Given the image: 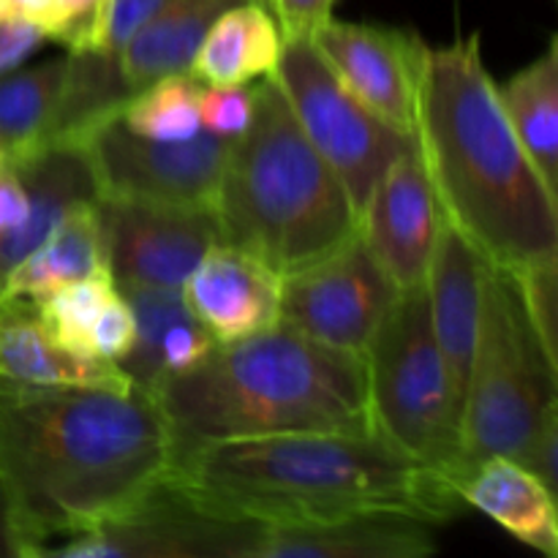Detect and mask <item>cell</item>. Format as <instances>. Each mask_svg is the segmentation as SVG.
Instances as JSON below:
<instances>
[{
  "label": "cell",
  "instance_id": "obj_1",
  "mask_svg": "<svg viewBox=\"0 0 558 558\" xmlns=\"http://www.w3.org/2000/svg\"><path fill=\"white\" fill-rule=\"evenodd\" d=\"M172 458L161 409L136 387L0 376V477L25 558L134 510L167 480Z\"/></svg>",
  "mask_w": 558,
  "mask_h": 558
},
{
  "label": "cell",
  "instance_id": "obj_2",
  "mask_svg": "<svg viewBox=\"0 0 558 558\" xmlns=\"http://www.w3.org/2000/svg\"><path fill=\"white\" fill-rule=\"evenodd\" d=\"M167 485L205 510L281 526L398 518L425 526L463 510L445 474L376 434H281L174 452Z\"/></svg>",
  "mask_w": 558,
  "mask_h": 558
},
{
  "label": "cell",
  "instance_id": "obj_3",
  "mask_svg": "<svg viewBox=\"0 0 558 558\" xmlns=\"http://www.w3.org/2000/svg\"><path fill=\"white\" fill-rule=\"evenodd\" d=\"M414 140L441 218L488 265L518 272L558 259V194L501 109L480 33L428 47Z\"/></svg>",
  "mask_w": 558,
  "mask_h": 558
},
{
  "label": "cell",
  "instance_id": "obj_4",
  "mask_svg": "<svg viewBox=\"0 0 558 558\" xmlns=\"http://www.w3.org/2000/svg\"><path fill=\"white\" fill-rule=\"evenodd\" d=\"M174 452L281 434H374L363 357L278 322L153 390Z\"/></svg>",
  "mask_w": 558,
  "mask_h": 558
},
{
  "label": "cell",
  "instance_id": "obj_5",
  "mask_svg": "<svg viewBox=\"0 0 558 558\" xmlns=\"http://www.w3.org/2000/svg\"><path fill=\"white\" fill-rule=\"evenodd\" d=\"M216 218L221 243L256 256L278 278L360 232L341 178L303 134L272 76L254 82V112L229 147Z\"/></svg>",
  "mask_w": 558,
  "mask_h": 558
},
{
  "label": "cell",
  "instance_id": "obj_6",
  "mask_svg": "<svg viewBox=\"0 0 558 558\" xmlns=\"http://www.w3.org/2000/svg\"><path fill=\"white\" fill-rule=\"evenodd\" d=\"M556 403L558 365L529 322L521 289L512 272L485 262L477 347L461 412L463 474L494 456L521 461Z\"/></svg>",
  "mask_w": 558,
  "mask_h": 558
},
{
  "label": "cell",
  "instance_id": "obj_7",
  "mask_svg": "<svg viewBox=\"0 0 558 558\" xmlns=\"http://www.w3.org/2000/svg\"><path fill=\"white\" fill-rule=\"evenodd\" d=\"M374 434L403 456L445 474H463L461 401L436 347L428 294L401 289L363 352Z\"/></svg>",
  "mask_w": 558,
  "mask_h": 558
},
{
  "label": "cell",
  "instance_id": "obj_8",
  "mask_svg": "<svg viewBox=\"0 0 558 558\" xmlns=\"http://www.w3.org/2000/svg\"><path fill=\"white\" fill-rule=\"evenodd\" d=\"M272 80L281 87L303 134L341 178L360 218V207L376 180L403 153L414 150L417 140L392 129L374 109L365 107L338 80L311 36L283 41Z\"/></svg>",
  "mask_w": 558,
  "mask_h": 558
},
{
  "label": "cell",
  "instance_id": "obj_9",
  "mask_svg": "<svg viewBox=\"0 0 558 558\" xmlns=\"http://www.w3.org/2000/svg\"><path fill=\"white\" fill-rule=\"evenodd\" d=\"M232 142L207 129L183 142L145 140L114 114L74 145L85 153L98 199L216 210Z\"/></svg>",
  "mask_w": 558,
  "mask_h": 558
},
{
  "label": "cell",
  "instance_id": "obj_10",
  "mask_svg": "<svg viewBox=\"0 0 558 558\" xmlns=\"http://www.w3.org/2000/svg\"><path fill=\"white\" fill-rule=\"evenodd\" d=\"M398 292L357 232L314 265L281 278L278 322L325 347L363 357Z\"/></svg>",
  "mask_w": 558,
  "mask_h": 558
},
{
  "label": "cell",
  "instance_id": "obj_11",
  "mask_svg": "<svg viewBox=\"0 0 558 558\" xmlns=\"http://www.w3.org/2000/svg\"><path fill=\"white\" fill-rule=\"evenodd\" d=\"M96 216L114 283L183 289L207 251L221 243L210 207L96 199Z\"/></svg>",
  "mask_w": 558,
  "mask_h": 558
},
{
  "label": "cell",
  "instance_id": "obj_12",
  "mask_svg": "<svg viewBox=\"0 0 558 558\" xmlns=\"http://www.w3.org/2000/svg\"><path fill=\"white\" fill-rule=\"evenodd\" d=\"M314 44L338 80L392 129H417V98L428 44L401 27L338 22L314 33Z\"/></svg>",
  "mask_w": 558,
  "mask_h": 558
},
{
  "label": "cell",
  "instance_id": "obj_13",
  "mask_svg": "<svg viewBox=\"0 0 558 558\" xmlns=\"http://www.w3.org/2000/svg\"><path fill=\"white\" fill-rule=\"evenodd\" d=\"M441 210L420 150L403 153L360 207V238L398 289L423 287L441 232Z\"/></svg>",
  "mask_w": 558,
  "mask_h": 558
},
{
  "label": "cell",
  "instance_id": "obj_14",
  "mask_svg": "<svg viewBox=\"0 0 558 558\" xmlns=\"http://www.w3.org/2000/svg\"><path fill=\"white\" fill-rule=\"evenodd\" d=\"M194 319L216 343H234L278 325L281 278L256 256L216 243L183 283Z\"/></svg>",
  "mask_w": 558,
  "mask_h": 558
},
{
  "label": "cell",
  "instance_id": "obj_15",
  "mask_svg": "<svg viewBox=\"0 0 558 558\" xmlns=\"http://www.w3.org/2000/svg\"><path fill=\"white\" fill-rule=\"evenodd\" d=\"M483 265L485 259L469 245V240L458 234L450 223L441 221L434 259H430L428 276H425V294H428L436 347H439L447 371H450L452 387H456V396L461 401V412L474 347H477Z\"/></svg>",
  "mask_w": 558,
  "mask_h": 558
},
{
  "label": "cell",
  "instance_id": "obj_16",
  "mask_svg": "<svg viewBox=\"0 0 558 558\" xmlns=\"http://www.w3.org/2000/svg\"><path fill=\"white\" fill-rule=\"evenodd\" d=\"M458 496L466 507L499 523L518 543L548 558H558L556 494L545 488L521 461L494 456L474 463L458 480Z\"/></svg>",
  "mask_w": 558,
  "mask_h": 558
},
{
  "label": "cell",
  "instance_id": "obj_17",
  "mask_svg": "<svg viewBox=\"0 0 558 558\" xmlns=\"http://www.w3.org/2000/svg\"><path fill=\"white\" fill-rule=\"evenodd\" d=\"M0 376L38 387L134 390L120 365L60 349L44 332L33 300L25 298H0Z\"/></svg>",
  "mask_w": 558,
  "mask_h": 558
},
{
  "label": "cell",
  "instance_id": "obj_18",
  "mask_svg": "<svg viewBox=\"0 0 558 558\" xmlns=\"http://www.w3.org/2000/svg\"><path fill=\"white\" fill-rule=\"evenodd\" d=\"M283 52V33L259 0L223 11L202 38L189 76L199 85H254L272 76Z\"/></svg>",
  "mask_w": 558,
  "mask_h": 558
},
{
  "label": "cell",
  "instance_id": "obj_19",
  "mask_svg": "<svg viewBox=\"0 0 558 558\" xmlns=\"http://www.w3.org/2000/svg\"><path fill=\"white\" fill-rule=\"evenodd\" d=\"M243 0H167L118 52V65L131 90L172 74H189V65L213 22Z\"/></svg>",
  "mask_w": 558,
  "mask_h": 558
},
{
  "label": "cell",
  "instance_id": "obj_20",
  "mask_svg": "<svg viewBox=\"0 0 558 558\" xmlns=\"http://www.w3.org/2000/svg\"><path fill=\"white\" fill-rule=\"evenodd\" d=\"M98 270H109L107 254L96 202H85L65 213L58 227L9 272L0 298L38 300Z\"/></svg>",
  "mask_w": 558,
  "mask_h": 558
},
{
  "label": "cell",
  "instance_id": "obj_21",
  "mask_svg": "<svg viewBox=\"0 0 558 558\" xmlns=\"http://www.w3.org/2000/svg\"><path fill=\"white\" fill-rule=\"evenodd\" d=\"M496 93L539 178L558 194V38L550 36L548 47Z\"/></svg>",
  "mask_w": 558,
  "mask_h": 558
},
{
  "label": "cell",
  "instance_id": "obj_22",
  "mask_svg": "<svg viewBox=\"0 0 558 558\" xmlns=\"http://www.w3.org/2000/svg\"><path fill=\"white\" fill-rule=\"evenodd\" d=\"M65 80V58L9 71L0 76V158L16 161L52 140L54 114Z\"/></svg>",
  "mask_w": 558,
  "mask_h": 558
},
{
  "label": "cell",
  "instance_id": "obj_23",
  "mask_svg": "<svg viewBox=\"0 0 558 558\" xmlns=\"http://www.w3.org/2000/svg\"><path fill=\"white\" fill-rule=\"evenodd\" d=\"M134 90L118 65V54L104 49H71L65 54V80L54 114L52 140L74 145L104 120L120 114Z\"/></svg>",
  "mask_w": 558,
  "mask_h": 558
},
{
  "label": "cell",
  "instance_id": "obj_24",
  "mask_svg": "<svg viewBox=\"0 0 558 558\" xmlns=\"http://www.w3.org/2000/svg\"><path fill=\"white\" fill-rule=\"evenodd\" d=\"M202 85L189 74H172L150 82L125 101L120 120L136 136L156 142H183L202 131Z\"/></svg>",
  "mask_w": 558,
  "mask_h": 558
},
{
  "label": "cell",
  "instance_id": "obj_25",
  "mask_svg": "<svg viewBox=\"0 0 558 558\" xmlns=\"http://www.w3.org/2000/svg\"><path fill=\"white\" fill-rule=\"evenodd\" d=\"M114 292H118V287H114L112 272L98 270L93 276L65 283V287L33 300V305H36L44 332L60 349L76 354V357L93 360L90 349H87V336H90L98 311Z\"/></svg>",
  "mask_w": 558,
  "mask_h": 558
},
{
  "label": "cell",
  "instance_id": "obj_26",
  "mask_svg": "<svg viewBox=\"0 0 558 558\" xmlns=\"http://www.w3.org/2000/svg\"><path fill=\"white\" fill-rule=\"evenodd\" d=\"M512 278L521 289L523 308L543 341L545 354L558 365V259L512 272Z\"/></svg>",
  "mask_w": 558,
  "mask_h": 558
},
{
  "label": "cell",
  "instance_id": "obj_27",
  "mask_svg": "<svg viewBox=\"0 0 558 558\" xmlns=\"http://www.w3.org/2000/svg\"><path fill=\"white\" fill-rule=\"evenodd\" d=\"M109 0H49L41 22L49 41L65 49H98L104 11Z\"/></svg>",
  "mask_w": 558,
  "mask_h": 558
},
{
  "label": "cell",
  "instance_id": "obj_28",
  "mask_svg": "<svg viewBox=\"0 0 558 558\" xmlns=\"http://www.w3.org/2000/svg\"><path fill=\"white\" fill-rule=\"evenodd\" d=\"M251 112H254V87L251 85H202V129L238 140L248 125Z\"/></svg>",
  "mask_w": 558,
  "mask_h": 558
},
{
  "label": "cell",
  "instance_id": "obj_29",
  "mask_svg": "<svg viewBox=\"0 0 558 558\" xmlns=\"http://www.w3.org/2000/svg\"><path fill=\"white\" fill-rule=\"evenodd\" d=\"M134 338H136L134 311H131V305L125 303L123 294L114 292L112 298L104 303V308L98 311L96 322H93L90 327V336H87L90 357L118 365L120 360L131 352Z\"/></svg>",
  "mask_w": 558,
  "mask_h": 558
},
{
  "label": "cell",
  "instance_id": "obj_30",
  "mask_svg": "<svg viewBox=\"0 0 558 558\" xmlns=\"http://www.w3.org/2000/svg\"><path fill=\"white\" fill-rule=\"evenodd\" d=\"M163 3L167 0H109L107 11H104L98 49L118 54Z\"/></svg>",
  "mask_w": 558,
  "mask_h": 558
},
{
  "label": "cell",
  "instance_id": "obj_31",
  "mask_svg": "<svg viewBox=\"0 0 558 558\" xmlns=\"http://www.w3.org/2000/svg\"><path fill=\"white\" fill-rule=\"evenodd\" d=\"M336 3L338 0H267V9L276 16L283 41H289V38L314 36L332 20Z\"/></svg>",
  "mask_w": 558,
  "mask_h": 558
},
{
  "label": "cell",
  "instance_id": "obj_32",
  "mask_svg": "<svg viewBox=\"0 0 558 558\" xmlns=\"http://www.w3.org/2000/svg\"><path fill=\"white\" fill-rule=\"evenodd\" d=\"M47 41V33L38 22L0 16V76L22 69L27 58H33Z\"/></svg>",
  "mask_w": 558,
  "mask_h": 558
},
{
  "label": "cell",
  "instance_id": "obj_33",
  "mask_svg": "<svg viewBox=\"0 0 558 558\" xmlns=\"http://www.w3.org/2000/svg\"><path fill=\"white\" fill-rule=\"evenodd\" d=\"M523 466L539 480L548 490H558V403L545 414L543 425L529 441L526 452L521 458Z\"/></svg>",
  "mask_w": 558,
  "mask_h": 558
},
{
  "label": "cell",
  "instance_id": "obj_34",
  "mask_svg": "<svg viewBox=\"0 0 558 558\" xmlns=\"http://www.w3.org/2000/svg\"><path fill=\"white\" fill-rule=\"evenodd\" d=\"M0 558H25L20 537H16L14 518H11L9 496H5L3 477H0Z\"/></svg>",
  "mask_w": 558,
  "mask_h": 558
},
{
  "label": "cell",
  "instance_id": "obj_35",
  "mask_svg": "<svg viewBox=\"0 0 558 558\" xmlns=\"http://www.w3.org/2000/svg\"><path fill=\"white\" fill-rule=\"evenodd\" d=\"M49 0H0V16H20V20L41 22Z\"/></svg>",
  "mask_w": 558,
  "mask_h": 558
},
{
  "label": "cell",
  "instance_id": "obj_36",
  "mask_svg": "<svg viewBox=\"0 0 558 558\" xmlns=\"http://www.w3.org/2000/svg\"><path fill=\"white\" fill-rule=\"evenodd\" d=\"M259 3H262V5H267V0H259Z\"/></svg>",
  "mask_w": 558,
  "mask_h": 558
}]
</instances>
